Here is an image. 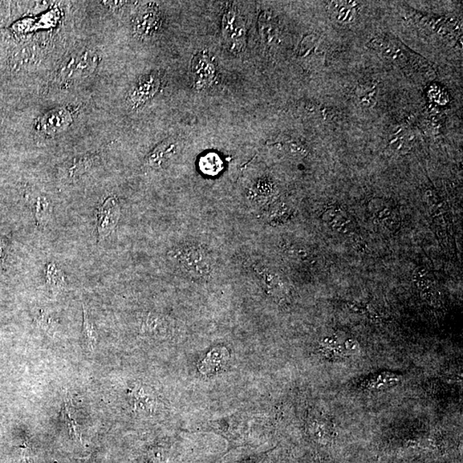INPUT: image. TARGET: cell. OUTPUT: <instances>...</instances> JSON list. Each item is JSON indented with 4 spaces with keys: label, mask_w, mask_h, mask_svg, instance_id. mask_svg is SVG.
I'll use <instances>...</instances> for the list:
<instances>
[{
    "label": "cell",
    "mask_w": 463,
    "mask_h": 463,
    "mask_svg": "<svg viewBox=\"0 0 463 463\" xmlns=\"http://www.w3.org/2000/svg\"><path fill=\"white\" fill-rule=\"evenodd\" d=\"M412 281L421 292V297L432 306H440L435 282L430 272L423 266L416 268L412 273Z\"/></svg>",
    "instance_id": "6"
},
{
    "label": "cell",
    "mask_w": 463,
    "mask_h": 463,
    "mask_svg": "<svg viewBox=\"0 0 463 463\" xmlns=\"http://www.w3.org/2000/svg\"><path fill=\"white\" fill-rule=\"evenodd\" d=\"M169 257L185 274L197 279L209 278L213 261L208 251L197 245H186L174 249Z\"/></svg>",
    "instance_id": "1"
},
{
    "label": "cell",
    "mask_w": 463,
    "mask_h": 463,
    "mask_svg": "<svg viewBox=\"0 0 463 463\" xmlns=\"http://www.w3.org/2000/svg\"><path fill=\"white\" fill-rule=\"evenodd\" d=\"M159 86L160 80L156 75L150 74L142 77L130 93V103L133 108L144 105L156 95Z\"/></svg>",
    "instance_id": "8"
},
{
    "label": "cell",
    "mask_w": 463,
    "mask_h": 463,
    "mask_svg": "<svg viewBox=\"0 0 463 463\" xmlns=\"http://www.w3.org/2000/svg\"><path fill=\"white\" fill-rule=\"evenodd\" d=\"M399 379V376L394 375V373L384 372L375 379H370L367 386L371 389H385L396 384Z\"/></svg>",
    "instance_id": "22"
},
{
    "label": "cell",
    "mask_w": 463,
    "mask_h": 463,
    "mask_svg": "<svg viewBox=\"0 0 463 463\" xmlns=\"http://www.w3.org/2000/svg\"><path fill=\"white\" fill-rule=\"evenodd\" d=\"M160 12L156 8L147 7L141 11L135 21V30L140 35H152L160 25Z\"/></svg>",
    "instance_id": "13"
},
{
    "label": "cell",
    "mask_w": 463,
    "mask_h": 463,
    "mask_svg": "<svg viewBox=\"0 0 463 463\" xmlns=\"http://www.w3.org/2000/svg\"><path fill=\"white\" fill-rule=\"evenodd\" d=\"M83 336L86 347L91 352H94L98 344V332L94 321L89 316L88 309L84 306Z\"/></svg>",
    "instance_id": "17"
},
{
    "label": "cell",
    "mask_w": 463,
    "mask_h": 463,
    "mask_svg": "<svg viewBox=\"0 0 463 463\" xmlns=\"http://www.w3.org/2000/svg\"><path fill=\"white\" fill-rule=\"evenodd\" d=\"M98 56L92 50L77 52L61 67L58 77L62 82L83 79L94 72Z\"/></svg>",
    "instance_id": "2"
},
{
    "label": "cell",
    "mask_w": 463,
    "mask_h": 463,
    "mask_svg": "<svg viewBox=\"0 0 463 463\" xmlns=\"http://www.w3.org/2000/svg\"><path fill=\"white\" fill-rule=\"evenodd\" d=\"M32 210L40 227H46L52 220L54 205L50 198L38 193L30 198Z\"/></svg>",
    "instance_id": "14"
},
{
    "label": "cell",
    "mask_w": 463,
    "mask_h": 463,
    "mask_svg": "<svg viewBox=\"0 0 463 463\" xmlns=\"http://www.w3.org/2000/svg\"><path fill=\"white\" fill-rule=\"evenodd\" d=\"M46 281L52 290H62L67 286V276L54 263H48L46 267Z\"/></svg>",
    "instance_id": "20"
},
{
    "label": "cell",
    "mask_w": 463,
    "mask_h": 463,
    "mask_svg": "<svg viewBox=\"0 0 463 463\" xmlns=\"http://www.w3.org/2000/svg\"><path fill=\"white\" fill-rule=\"evenodd\" d=\"M178 149L176 139L168 138L159 145H157L149 154L145 160V164L154 169H160L176 156Z\"/></svg>",
    "instance_id": "11"
},
{
    "label": "cell",
    "mask_w": 463,
    "mask_h": 463,
    "mask_svg": "<svg viewBox=\"0 0 463 463\" xmlns=\"http://www.w3.org/2000/svg\"><path fill=\"white\" fill-rule=\"evenodd\" d=\"M333 6H334L333 11H334L336 17L342 20V21H345L348 18V15L351 14L353 11V8L350 6V3L349 2H342L341 4L339 2H335Z\"/></svg>",
    "instance_id": "24"
},
{
    "label": "cell",
    "mask_w": 463,
    "mask_h": 463,
    "mask_svg": "<svg viewBox=\"0 0 463 463\" xmlns=\"http://www.w3.org/2000/svg\"><path fill=\"white\" fill-rule=\"evenodd\" d=\"M72 122L71 113L64 108H56L40 118L38 127L47 134L64 131Z\"/></svg>",
    "instance_id": "9"
},
{
    "label": "cell",
    "mask_w": 463,
    "mask_h": 463,
    "mask_svg": "<svg viewBox=\"0 0 463 463\" xmlns=\"http://www.w3.org/2000/svg\"><path fill=\"white\" fill-rule=\"evenodd\" d=\"M121 215L120 205L115 197L105 199L98 210L97 233L99 241H103L115 232Z\"/></svg>",
    "instance_id": "4"
},
{
    "label": "cell",
    "mask_w": 463,
    "mask_h": 463,
    "mask_svg": "<svg viewBox=\"0 0 463 463\" xmlns=\"http://www.w3.org/2000/svg\"><path fill=\"white\" fill-rule=\"evenodd\" d=\"M199 166H200L202 173L207 174V176H214L222 171L223 162L222 158L217 154L209 153L201 157Z\"/></svg>",
    "instance_id": "19"
},
{
    "label": "cell",
    "mask_w": 463,
    "mask_h": 463,
    "mask_svg": "<svg viewBox=\"0 0 463 463\" xmlns=\"http://www.w3.org/2000/svg\"><path fill=\"white\" fill-rule=\"evenodd\" d=\"M229 359V352L224 347L211 349L205 358L198 364V368L202 375L210 376L217 373Z\"/></svg>",
    "instance_id": "12"
},
{
    "label": "cell",
    "mask_w": 463,
    "mask_h": 463,
    "mask_svg": "<svg viewBox=\"0 0 463 463\" xmlns=\"http://www.w3.org/2000/svg\"><path fill=\"white\" fill-rule=\"evenodd\" d=\"M62 413L64 420L66 421L69 433H70L72 440L82 442V430H81V426L77 423L75 413L73 412L71 404L67 403V401L64 404Z\"/></svg>",
    "instance_id": "18"
},
{
    "label": "cell",
    "mask_w": 463,
    "mask_h": 463,
    "mask_svg": "<svg viewBox=\"0 0 463 463\" xmlns=\"http://www.w3.org/2000/svg\"><path fill=\"white\" fill-rule=\"evenodd\" d=\"M215 67L209 52L202 51L192 61V75L195 87L205 89L210 86L215 77Z\"/></svg>",
    "instance_id": "5"
},
{
    "label": "cell",
    "mask_w": 463,
    "mask_h": 463,
    "mask_svg": "<svg viewBox=\"0 0 463 463\" xmlns=\"http://www.w3.org/2000/svg\"><path fill=\"white\" fill-rule=\"evenodd\" d=\"M370 211L375 215L377 222L391 231L399 229L401 221L396 210L381 199L370 202Z\"/></svg>",
    "instance_id": "10"
},
{
    "label": "cell",
    "mask_w": 463,
    "mask_h": 463,
    "mask_svg": "<svg viewBox=\"0 0 463 463\" xmlns=\"http://www.w3.org/2000/svg\"><path fill=\"white\" fill-rule=\"evenodd\" d=\"M132 397L136 408L149 410L152 408L153 404L152 396H150L149 393L145 392L144 388L133 389Z\"/></svg>",
    "instance_id": "23"
},
{
    "label": "cell",
    "mask_w": 463,
    "mask_h": 463,
    "mask_svg": "<svg viewBox=\"0 0 463 463\" xmlns=\"http://www.w3.org/2000/svg\"><path fill=\"white\" fill-rule=\"evenodd\" d=\"M166 328V321L164 316L147 312L142 315L140 319V332L142 334L161 335Z\"/></svg>",
    "instance_id": "15"
},
{
    "label": "cell",
    "mask_w": 463,
    "mask_h": 463,
    "mask_svg": "<svg viewBox=\"0 0 463 463\" xmlns=\"http://www.w3.org/2000/svg\"><path fill=\"white\" fill-rule=\"evenodd\" d=\"M95 156H85L76 158L73 161L70 168H69V174L72 178L82 176V174L88 171L95 164Z\"/></svg>",
    "instance_id": "21"
},
{
    "label": "cell",
    "mask_w": 463,
    "mask_h": 463,
    "mask_svg": "<svg viewBox=\"0 0 463 463\" xmlns=\"http://www.w3.org/2000/svg\"><path fill=\"white\" fill-rule=\"evenodd\" d=\"M38 59L36 52L30 47H23L16 50L11 56V66L13 70H23L30 67Z\"/></svg>",
    "instance_id": "16"
},
{
    "label": "cell",
    "mask_w": 463,
    "mask_h": 463,
    "mask_svg": "<svg viewBox=\"0 0 463 463\" xmlns=\"http://www.w3.org/2000/svg\"><path fill=\"white\" fill-rule=\"evenodd\" d=\"M222 34L232 52H241L245 50L246 24L236 8H229L223 16Z\"/></svg>",
    "instance_id": "3"
},
{
    "label": "cell",
    "mask_w": 463,
    "mask_h": 463,
    "mask_svg": "<svg viewBox=\"0 0 463 463\" xmlns=\"http://www.w3.org/2000/svg\"><path fill=\"white\" fill-rule=\"evenodd\" d=\"M323 221L328 229L336 233L348 235L355 230V222L346 210L339 206H331L323 214Z\"/></svg>",
    "instance_id": "7"
}]
</instances>
